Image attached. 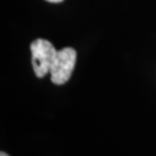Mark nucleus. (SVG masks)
Segmentation results:
<instances>
[{"label": "nucleus", "mask_w": 156, "mask_h": 156, "mask_svg": "<svg viewBox=\"0 0 156 156\" xmlns=\"http://www.w3.org/2000/svg\"><path fill=\"white\" fill-rule=\"evenodd\" d=\"M30 50L34 72L37 78H44L48 73H50L58 51L51 42L43 38L35 39L30 45Z\"/></svg>", "instance_id": "nucleus-1"}, {"label": "nucleus", "mask_w": 156, "mask_h": 156, "mask_svg": "<svg viewBox=\"0 0 156 156\" xmlns=\"http://www.w3.org/2000/svg\"><path fill=\"white\" fill-rule=\"evenodd\" d=\"M76 62V51L72 48H64L57 52L51 66V81L55 84H64L71 79Z\"/></svg>", "instance_id": "nucleus-2"}, {"label": "nucleus", "mask_w": 156, "mask_h": 156, "mask_svg": "<svg viewBox=\"0 0 156 156\" xmlns=\"http://www.w3.org/2000/svg\"><path fill=\"white\" fill-rule=\"evenodd\" d=\"M46 1H49V2H55V4H57V2H62V1H64V0H46Z\"/></svg>", "instance_id": "nucleus-3"}, {"label": "nucleus", "mask_w": 156, "mask_h": 156, "mask_svg": "<svg viewBox=\"0 0 156 156\" xmlns=\"http://www.w3.org/2000/svg\"><path fill=\"white\" fill-rule=\"evenodd\" d=\"M0 156H9V155H8V154H6L5 151H1V153H0Z\"/></svg>", "instance_id": "nucleus-4"}]
</instances>
